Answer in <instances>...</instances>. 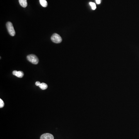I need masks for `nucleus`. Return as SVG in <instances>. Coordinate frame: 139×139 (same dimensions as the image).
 <instances>
[{
  "label": "nucleus",
  "instance_id": "nucleus-9",
  "mask_svg": "<svg viewBox=\"0 0 139 139\" xmlns=\"http://www.w3.org/2000/svg\"><path fill=\"white\" fill-rule=\"evenodd\" d=\"M89 4L90 5V6H91L92 9L93 10H95L96 8V5L95 4V3L90 2Z\"/></svg>",
  "mask_w": 139,
  "mask_h": 139
},
{
  "label": "nucleus",
  "instance_id": "nucleus-3",
  "mask_svg": "<svg viewBox=\"0 0 139 139\" xmlns=\"http://www.w3.org/2000/svg\"><path fill=\"white\" fill-rule=\"evenodd\" d=\"M51 40L53 42L55 43H59L62 41V38L59 34L54 33L51 37Z\"/></svg>",
  "mask_w": 139,
  "mask_h": 139
},
{
  "label": "nucleus",
  "instance_id": "nucleus-12",
  "mask_svg": "<svg viewBox=\"0 0 139 139\" xmlns=\"http://www.w3.org/2000/svg\"><path fill=\"white\" fill-rule=\"evenodd\" d=\"M97 4H100L101 3V0H95Z\"/></svg>",
  "mask_w": 139,
  "mask_h": 139
},
{
  "label": "nucleus",
  "instance_id": "nucleus-5",
  "mask_svg": "<svg viewBox=\"0 0 139 139\" xmlns=\"http://www.w3.org/2000/svg\"><path fill=\"white\" fill-rule=\"evenodd\" d=\"M13 75H15L18 78H22L24 76V73L22 71H17L14 70L12 72Z\"/></svg>",
  "mask_w": 139,
  "mask_h": 139
},
{
  "label": "nucleus",
  "instance_id": "nucleus-4",
  "mask_svg": "<svg viewBox=\"0 0 139 139\" xmlns=\"http://www.w3.org/2000/svg\"><path fill=\"white\" fill-rule=\"evenodd\" d=\"M54 136L50 133H45L41 136L40 139H54Z\"/></svg>",
  "mask_w": 139,
  "mask_h": 139
},
{
  "label": "nucleus",
  "instance_id": "nucleus-1",
  "mask_svg": "<svg viewBox=\"0 0 139 139\" xmlns=\"http://www.w3.org/2000/svg\"><path fill=\"white\" fill-rule=\"evenodd\" d=\"M6 27H7L8 32L10 35L12 36H15L16 32H15L14 28L13 27L12 23L10 22H7V23H6Z\"/></svg>",
  "mask_w": 139,
  "mask_h": 139
},
{
  "label": "nucleus",
  "instance_id": "nucleus-2",
  "mask_svg": "<svg viewBox=\"0 0 139 139\" xmlns=\"http://www.w3.org/2000/svg\"><path fill=\"white\" fill-rule=\"evenodd\" d=\"M28 60L32 64L36 65L39 62V59L37 56L33 54L28 55L27 57Z\"/></svg>",
  "mask_w": 139,
  "mask_h": 139
},
{
  "label": "nucleus",
  "instance_id": "nucleus-11",
  "mask_svg": "<svg viewBox=\"0 0 139 139\" xmlns=\"http://www.w3.org/2000/svg\"><path fill=\"white\" fill-rule=\"evenodd\" d=\"M41 83L37 81L35 83V84H36V85L37 86H39V85H40Z\"/></svg>",
  "mask_w": 139,
  "mask_h": 139
},
{
  "label": "nucleus",
  "instance_id": "nucleus-7",
  "mask_svg": "<svg viewBox=\"0 0 139 139\" xmlns=\"http://www.w3.org/2000/svg\"><path fill=\"white\" fill-rule=\"evenodd\" d=\"M39 87L41 89L44 90L47 88L48 85L46 83H41L40 85H39Z\"/></svg>",
  "mask_w": 139,
  "mask_h": 139
},
{
  "label": "nucleus",
  "instance_id": "nucleus-6",
  "mask_svg": "<svg viewBox=\"0 0 139 139\" xmlns=\"http://www.w3.org/2000/svg\"><path fill=\"white\" fill-rule=\"evenodd\" d=\"M19 4L23 7H26L28 5L27 0H19Z\"/></svg>",
  "mask_w": 139,
  "mask_h": 139
},
{
  "label": "nucleus",
  "instance_id": "nucleus-8",
  "mask_svg": "<svg viewBox=\"0 0 139 139\" xmlns=\"http://www.w3.org/2000/svg\"><path fill=\"white\" fill-rule=\"evenodd\" d=\"M39 2L43 7H45L47 6V2L46 0H39Z\"/></svg>",
  "mask_w": 139,
  "mask_h": 139
},
{
  "label": "nucleus",
  "instance_id": "nucleus-10",
  "mask_svg": "<svg viewBox=\"0 0 139 139\" xmlns=\"http://www.w3.org/2000/svg\"><path fill=\"white\" fill-rule=\"evenodd\" d=\"M4 102L2 100V99H0V108H3L4 107Z\"/></svg>",
  "mask_w": 139,
  "mask_h": 139
}]
</instances>
